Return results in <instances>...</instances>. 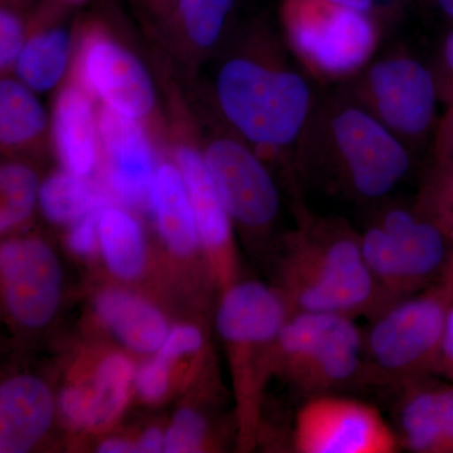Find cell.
<instances>
[{"label": "cell", "mask_w": 453, "mask_h": 453, "mask_svg": "<svg viewBox=\"0 0 453 453\" xmlns=\"http://www.w3.org/2000/svg\"><path fill=\"white\" fill-rule=\"evenodd\" d=\"M303 136L308 175L356 201L387 198L412 168L410 148L349 96L315 110Z\"/></svg>", "instance_id": "obj_1"}, {"label": "cell", "mask_w": 453, "mask_h": 453, "mask_svg": "<svg viewBox=\"0 0 453 453\" xmlns=\"http://www.w3.org/2000/svg\"><path fill=\"white\" fill-rule=\"evenodd\" d=\"M292 312L371 318L387 305L363 255L360 234L339 219H312L294 240L288 267Z\"/></svg>", "instance_id": "obj_2"}, {"label": "cell", "mask_w": 453, "mask_h": 453, "mask_svg": "<svg viewBox=\"0 0 453 453\" xmlns=\"http://www.w3.org/2000/svg\"><path fill=\"white\" fill-rule=\"evenodd\" d=\"M222 112L246 142L268 150L299 142L314 115L308 80L251 57L226 61L217 77Z\"/></svg>", "instance_id": "obj_3"}, {"label": "cell", "mask_w": 453, "mask_h": 453, "mask_svg": "<svg viewBox=\"0 0 453 453\" xmlns=\"http://www.w3.org/2000/svg\"><path fill=\"white\" fill-rule=\"evenodd\" d=\"M453 288L441 280L425 290L392 301L372 315L363 330L366 386L395 392L438 377L441 342Z\"/></svg>", "instance_id": "obj_4"}, {"label": "cell", "mask_w": 453, "mask_h": 453, "mask_svg": "<svg viewBox=\"0 0 453 453\" xmlns=\"http://www.w3.org/2000/svg\"><path fill=\"white\" fill-rule=\"evenodd\" d=\"M360 242L387 305L441 281L453 250V238L417 204L381 211Z\"/></svg>", "instance_id": "obj_5"}, {"label": "cell", "mask_w": 453, "mask_h": 453, "mask_svg": "<svg viewBox=\"0 0 453 453\" xmlns=\"http://www.w3.org/2000/svg\"><path fill=\"white\" fill-rule=\"evenodd\" d=\"M276 344L286 372L306 398L366 387L363 330L350 316L291 312Z\"/></svg>", "instance_id": "obj_6"}, {"label": "cell", "mask_w": 453, "mask_h": 453, "mask_svg": "<svg viewBox=\"0 0 453 453\" xmlns=\"http://www.w3.org/2000/svg\"><path fill=\"white\" fill-rule=\"evenodd\" d=\"M281 16L291 49L321 79L359 73L380 43L371 14L329 0H283Z\"/></svg>", "instance_id": "obj_7"}, {"label": "cell", "mask_w": 453, "mask_h": 453, "mask_svg": "<svg viewBox=\"0 0 453 453\" xmlns=\"http://www.w3.org/2000/svg\"><path fill=\"white\" fill-rule=\"evenodd\" d=\"M349 97L368 110L410 148L436 131L440 95L432 65L395 53L366 65Z\"/></svg>", "instance_id": "obj_8"}, {"label": "cell", "mask_w": 453, "mask_h": 453, "mask_svg": "<svg viewBox=\"0 0 453 453\" xmlns=\"http://www.w3.org/2000/svg\"><path fill=\"white\" fill-rule=\"evenodd\" d=\"M300 453H395L399 438L375 405L345 393L308 396L295 419Z\"/></svg>", "instance_id": "obj_9"}, {"label": "cell", "mask_w": 453, "mask_h": 453, "mask_svg": "<svg viewBox=\"0 0 453 453\" xmlns=\"http://www.w3.org/2000/svg\"><path fill=\"white\" fill-rule=\"evenodd\" d=\"M74 62V82L94 98L136 120L150 115L155 89L144 65L98 23L81 35Z\"/></svg>", "instance_id": "obj_10"}, {"label": "cell", "mask_w": 453, "mask_h": 453, "mask_svg": "<svg viewBox=\"0 0 453 453\" xmlns=\"http://www.w3.org/2000/svg\"><path fill=\"white\" fill-rule=\"evenodd\" d=\"M204 159L231 219L250 228L273 223L279 190L255 151L240 140L219 138L208 145Z\"/></svg>", "instance_id": "obj_11"}, {"label": "cell", "mask_w": 453, "mask_h": 453, "mask_svg": "<svg viewBox=\"0 0 453 453\" xmlns=\"http://www.w3.org/2000/svg\"><path fill=\"white\" fill-rule=\"evenodd\" d=\"M0 268L12 314L27 326L49 323L58 305L61 270L40 241H12L0 251Z\"/></svg>", "instance_id": "obj_12"}, {"label": "cell", "mask_w": 453, "mask_h": 453, "mask_svg": "<svg viewBox=\"0 0 453 453\" xmlns=\"http://www.w3.org/2000/svg\"><path fill=\"white\" fill-rule=\"evenodd\" d=\"M98 145L115 195L134 207H150L153 151L139 120L103 104L97 110Z\"/></svg>", "instance_id": "obj_13"}, {"label": "cell", "mask_w": 453, "mask_h": 453, "mask_svg": "<svg viewBox=\"0 0 453 453\" xmlns=\"http://www.w3.org/2000/svg\"><path fill=\"white\" fill-rule=\"evenodd\" d=\"M437 378L414 381L395 392L393 427L402 449L453 453V383Z\"/></svg>", "instance_id": "obj_14"}, {"label": "cell", "mask_w": 453, "mask_h": 453, "mask_svg": "<svg viewBox=\"0 0 453 453\" xmlns=\"http://www.w3.org/2000/svg\"><path fill=\"white\" fill-rule=\"evenodd\" d=\"M95 98L79 83L65 86L53 107V139L57 154L68 172L91 174L97 164V111Z\"/></svg>", "instance_id": "obj_15"}, {"label": "cell", "mask_w": 453, "mask_h": 453, "mask_svg": "<svg viewBox=\"0 0 453 453\" xmlns=\"http://www.w3.org/2000/svg\"><path fill=\"white\" fill-rule=\"evenodd\" d=\"M53 417L50 390L32 377H18L0 389V452L23 453L49 429Z\"/></svg>", "instance_id": "obj_16"}, {"label": "cell", "mask_w": 453, "mask_h": 453, "mask_svg": "<svg viewBox=\"0 0 453 453\" xmlns=\"http://www.w3.org/2000/svg\"><path fill=\"white\" fill-rule=\"evenodd\" d=\"M277 292L259 282H243L226 292L217 315L220 335L228 340L277 338L288 318Z\"/></svg>", "instance_id": "obj_17"}, {"label": "cell", "mask_w": 453, "mask_h": 453, "mask_svg": "<svg viewBox=\"0 0 453 453\" xmlns=\"http://www.w3.org/2000/svg\"><path fill=\"white\" fill-rule=\"evenodd\" d=\"M175 155L195 213L199 238L210 249H226L231 238V217L204 157L189 145L179 146Z\"/></svg>", "instance_id": "obj_18"}, {"label": "cell", "mask_w": 453, "mask_h": 453, "mask_svg": "<svg viewBox=\"0 0 453 453\" xmlns=\"http://www.w3.org/2000/svg\"><path fill=\"white\" fill-rule=\"evenodd\" d=\"M150 208L169 249L177 255H189L198 242V228L180 170L170 163L155 169Z\"/></svg>", "instance_id": "obj_19"}, {"label": "cell", "mask_w": 453, "mask_h": 453, "mask_svg": "<svg viewBox=\"0 0 453 453\" xmlns=\"http://www.w3.org/2000/svg\"><path fill=\"white\" fill-rule=\"evenodd\" d=\"M97 312L104 323L135 350L150 353L166 339L163 316L129 292L106 291L98 297Z\"/></svg>", "instance_id": "obj_20"}, {"label": "cell", "mask_w": 453, "mask_h": 453, "mask_svg": "<svg viewBox=\"0 0 453 453\" xmlns=\"http://www.w3.org/2000/svg\"><path fill=\"white\" fill-rule=\"evenodd\" d=\"M71 53V35L59 26L42 27L27 38L14 70L33 91L44 92L61 81Z\"/></svg>", "instance_id": "obj_21"}, {"label": "cell", "mask_w": 453, "mask_h": 453, "mask_svg": "<svg viewBox=\"0 0 453 453\" xmlns=\"http://www.w3.org/2000/svg\"><path fill=\"white\" fill-rule=\"evenodd\" d=\"M98 238L110 270L122 279H134L145 265L142 228L130 214L119 208L104 207L98 219Z\"/></svg>", "instance_id": "obj_22"}, {"label": "cell", "mask_w": 453, "mask_h": 453, "mask_svg": "<svg viewBox=\"0 0 453 453\" xmlns=\"http://www.w3.org/2000/svg\"><path fill=\"white\" fill-rule=\"evenodd\" d=\"M33 92L20 80L0 82V142L5 148L31 144L46 129V111Z\"/></svg>", "instance_id": "obj_23"}, {"label": "cell", "mask_w": 453, "mask_h": 453, "mask_svg": "<svg viewBox=\"0 0 453 453\" xmlns=\"http://www.w3.org/2000/svg\"><path fill=\"white\" fill-rule=\"evenodd\" d=\"M40 199L44 216L56 223L76 222L105 203L85 177L71 172L56 173L47 179Z\"/></svg>", "instance_id": "obj_24"}, {"label": "cell", "mask_w": 453, "mask_h": 453, "mask_svg": "<svg viewBox=\"0 0 453 453\" xmlns=\"http://www.w3.org/2000/svg\"><path fill=\"white\" fill-rule=\"evenodd\" d=\"M133 366L122 356L104 360L96 374V390L91 398L89 427H100L121 412L127 399Z\"/></svg>", "instance_id": "obj_25"}, {"label": "cell", "mask_w": 453, "mask_h": 453, "mask_svg": "<svg viewBox=\"0 0 453 453\" xmlns=\"http://www.w3.org/2000/svg\"><path fill=\"white\" fill-rule=\"evenodd\" d=\"M234 5V0H177L172 13L189 41L207 50L219 40Z\"/></svg>", "instance_id": "obj_26"}, {"label": "cell", "mask_w": 453, "mask_h": 453, "mask_svg": "<svg viewBox=\"0 0 453 453\" xmlns=\"http://www.w3.org/2000/svg\"><path fill=\"white\" fill-rule=\"evenodd\" d=\"M0 229L7 231L28 219L37 196V177L28 166L7 164L0 170Z\"/></svg>", "instance_id": "obj_27"}, {"label": "cell", "mask_w": 453, "mask_h": 453, "mask_svg": "<svg viewBox=\"0 0 453 453\" xmlns=\"http://www.w3.org/2000/svg\"><path fill=\"white\" fill-rule=\"evenodd\" d=\"M417 207L453 238V169L434 165Z\"/></svg>", "instance_id": "obj_28"}, {"label": "cell", "mask_w": 453, "mask_h": 453, "mask_svg": "<svg viewBox=\"0 0 453 453\" xmlns=\"http://www.w3.org/2000/svg\"><path fill=\"white\" fill-rule=\"evenodd\" d=\"M205 434V423L199 414L183 410L175 416L165 436L164 451L169 453L196 452Z\"/></svg>", "instance_id": "obj_29"}, {"label": "cell", "mask_w": 453, "mask_h": 453, "mask_svg": "<svg viewBox=\"0 0 453 453\" xmlns=\"http://www.w3.org/2000/svg\"><path fill=\"white\" fill-rule=\"evenodd\" d=\"M26 41L22 18L16 9L5 5L0 12V67L3 73L16 65Z\"/></svg>", "instance_id": "obj_30"}, {"label": "cell", "mask_w": 453, "mask_h": 453, "mask_svg": "<svg viewBox=\"0 0 453 453\" xmlns=\"http://www.w3.org/2000/svg\"><path fill=\"white\" fill-rule=\"evenodd\" d=\"M441 103L453 107V27L446 33L432 65Z\"/></svg>", "instance_id": "obj_31"}, {"label": "cell", "mask_w": 453, "mask_h": 453, "mask_svg": "<svg viewBox=\"0 0 453 453\" xmlns=\"http://www.w3.org/2000/svg\"><path fill=\"white\" fill-rule=\"evenodd\" d=\"M169 360L157 356V359L140 369L136 384L139 392L149 401H155L164 395L168 387Z\"/></svg>", "instance_id": "obj_32"}, {"label": "cell", "mask_w": 453, "mask_h": 453, "mask_svg": "<svg viewBox=\"0 0 453 453\" xmlns=\"http://www.w3.org/2000/svg\"><path fill=\"white\" fill-rule=\"evenodd\" d=\"M104 207H105V203L97 205L96 208L85 214L82 219L76 220V225L68 237V244L73 251L80 253V255H89L95 251L98 237V219H100V213Z\"/></svg>", "instance_id": "obj_33"}, {"label": "cell", "mask_w": 453, "mask_h": 453, "mask_svg": "<svg viewBox=\"0 0 453 453\" xmlns=\"http://www.w3.org/2000/svg\"><path fill=\"white\" fill-rule=\"evenodd\" d=\"M202 335L199 330L193 326L175 327L164 340L160 347L159 356L172 362L181 354L190 353L201 348Z\"/></svg>", "instance_id": "obj_34"}, {"label": "cell", "mask_w": 453, "mask_h": 453, "mask_svg": "<svg viewBox=\"0 0 453 453\" xmlns=\"http://www.w3.org/2000/svg\"><path fill=\"white\" fill-rule=\"evenodd\" d=\"M434 165L453 169V107H447L434 131Z\"/></svg>", "instance_id": "obj_35"}, {"label": "cell", "mask_w": 453, "mask_h": 453, "mask_svg": "<svg viewBox=\"0 0 453 453\" xmlns=\"http://www.w3.org/2000/svg\"><path fill=\"white\" fill-rule=\"evenodd\" d=\"M91 398L92 395L83 389L71 388L65 390L61 395L62 411L74 425L89 427Z\"/></svg>", "instance_id": "obj_36"}, {"label": "cell", "mask_w": 453, "mask_h": 453, "mask_svg": "<svg viewBox=\"0 0 453 453\" xmlns=\"http://www.w3.org/2000/svg\"><path fill=\"white\" fill-rule=\"evenodd\" d=\"M437 375L453 383V299L447 310Z\"/></svg>", "instance_id": "obj_37"}, {"label": "cell", "mask_w": 453, "mask_h": 453, "mask_svg": "<svg viewBox=\"0 0 453 453\" xmlns=\"http://www.w3.org/2000/svg\"><path fill=\"white\" fill-rule=\"evenodd\" d=\"M164 443H165V438H163L159 429H149L144 436L140 438L138 446L135 447V451L146 453L160 452Z\"/></svg>", "instance_id": "obj_38"}, {"label": "cell", "mask_w": 453, "mask_h": 453, "mask_svg": "<svg viewBox=\"0 0 453 453\" xmlns=\"http://www.w3.org/2000/svg\"><path fill=\"white\" fill-rule=\"evenodd\" d=\"M342 7L353 9V11L362 12V13L371 14L375 7L377 0H329Z\"/></svg>", "instance_id": "obj_39"}, {"label": "cell", "mask_w": 453, "mask_h": 453, "mask_svg": "<svg viewBox=\"0 0 453 453\" xmlns=\"http://www.w3.org/2000/svg\"><path fill=\"white\" fill-rule=\"evenodd\" d=\"M98 451L103 453H122V452H134L135 449H133L129 443L124 442L120 440H109L104 442L100 446Z\"/></svg>", "instance_id": "obj_40"}, {"label": "cell", "mask_w": 453, "mask_h": 453, "mask_svg": "<svg viewBox=\"0 0 453 453\" xmlns=\"http://www.w3.org/2000/svg\"><path fill=\"white\" fill-rule=\"evenodd\" d=\"M144 2L151 11L157 13H172L177 0H144Z\"/></svg>", "instance_id": "obj_41"}, {"label": "cell", "mask_w": 453, "mask_h": 453, "mask_svg": "<svg viewBox=\"0 0 453 453\" xmlns=\"http://www.w3.org/2000/svg\"><path fill=\"white\" fill-rule=\"evenodd\" d=\"M434 2L453 27V0H434Z\"/></svg>", "instance_id": "obj_42"}, {"label": "cell", "mask_w": 453, "mask_h": 453, "mask_svg": "<svg viewBox=\"0 0 453 453\" xmlns=\"http://www.w3.org/2000/svg\"><path fill=\"white\" fill-rule=\"evenodd\" d=\"M442 280L453 288V250L451 257H449V265H447L446 267L445 275H443Z\"/></svg>", "instance_id": "obj_43"}, {"label": "cell", "mask_w": 453, "mask_h": 453, "mask_svg": "<svg viewBox=\"0 0 453 453\" xmlns=\"http://www.w3.org/2000/svg\"><path fill=\"white\" fill-rule=\"evenodd\" d=\"M88 0H53L56 5H64V7H73V5H81Z\"/></svg>", "instance_id": "obj_44"}, {"label": "cell", "mask_w": 453, "mask_h": 453, "mask_svg": "<svg viewBox=\"0 0 453 453\" xmlns=\"http://www.w3.org/2000/svg\"><path fill=\"white\" fill-rule=\"evenodd\" d=\"M3 4L8 5L11 2H17V0H2Z\"/></svg>", "instance_id": "obj_45"}]
</instances>
